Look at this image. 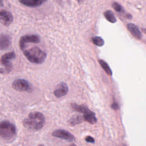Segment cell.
<instances>
[{"label":"cell","instance_id":"1","mask_svg":"<svg viewBox=\"0 0 146 146\" xmlns=\"http://www.w3.org/2000/svg\"><path fill=\"white\" fill-rule=\"evenodd\" d=\"M45 123V117L40 112H30L23 121V126L31 130L38 131L42 128Z\"/></svg>","mask_w":146,"mask_h":146},{"label":"cell","instance_id":"2","mask_svg":"<svg viewBox=\"0 0 146 146\" xmlns=\"http://www.w3.org/2000/svg\"><path fill=\"white\" fill-rule=\"evenodd\" d=\"M23 53L26 59L33 63L41 64L46 58V53L37 47L23 50Z\"/></svg>","mask_w":146,"mask_h":146},{"label":"cell","instance_id":"3","mask_svg":"<svg viewBox=\"0 0 146 146\" xmlns=\"http://www.w3.org/2000/svg\"><path fill=\"white\" fill-rule=\"evenodd\" d=\"M17 133L15 125L7 120L0 122V137L4 140H10L14 137Z\"/></svg>","mask_w":146,"mask_h":146},{"label":"cell","instance_id":"4","mask_svg":"<svg viewBox=\"0 0 146 146\" xmlns=\"http://www.w3.org/2000/svg\"><path fill=\"white\" fill-rule=\"evenodd\" d=\"M12 87L14 90L18 91H26L28 92L32 91V88L29 82L22 79L14 80L12 83Z\"/></svg>","mask_w":146,"mask_h":146},{"label":"cell","instance_id":"5","mask_svg":"<svg viewBox=\"0 0 146 146\" xmlns=\"http://www.w3.org/2000/svg\"><path fill=\"white\" fill-rule=\"evenodd\" d=\"M40 41V38L38 35H25L22 36L19 42V46L20 49L22 51L24 50L25 47V44L27 43H38Z\"/></svg>","mask_w":146,"mask_h":146},{"label":"cell","instance_id":"6","mask_svg":"<svg viewBox=\"0 0 146 146\" xmlns=\"http://www.w3.org/2000/svg\"><path fill=\"white\" fill-rule=\"evenodd\" d=\"M15 58V54L14 51L6 53L3 54L1 58L0 62L2 64L5 66V70L6 71V73H9L12 70V64L10 62L11 60Z\"/></svg>","mask_w":146,"mask_h":146},{"label":"cell","instance_id":"7","mask_svg":"<svg viewBox=\"0 0 146 146\" xmlns=\"http://www.w3.org/2000/svg\"><path fill=\"white\" fill-rule=\"evenodd\" d=\"M52 136L64 139L66 140H68L70 141L74 140L75 139L74 136L70 132H69L68 131H66L63 129H58L55 130L52 132Z\"/></svg>","mask_w":146,"mask_h":146},{"label":"cell","instance_id":"8","mask_svg":"<svg viewBox=\"0 0 146 146\" xmlns=\"http://www.w3.org/2000/svg\"><path fill=\"white\" fill-rule=\"evenodd\" d=\"M13 21V17L11 13L6 10H0V23L8 26L11 25Z\"/></svg>","mask_w":146,"mask_h":146},{"label":"cell","instance_id":"9","mask_svg":"<svg viewBox=\"0 0 146 146\" xmlns=\"http://www.w3.org/2000/svg\"><path fill=\"white\" fill-rule=\"evenodd\" d=\"M68 91V88L67 84L64 82H61L57 85L54 91V94L56 98H61L65 96Z\"/></svg>","mask_w":146,"mask_h":146},{"label":"cell","instance_id":"10","mask_svg":"<svg viewBox=\"0 0 146 146\" xmlns=\"http://www.w3.org/2000/svg\"><path fill=\"white\" fill-rule=\"evenodd\" d=\"M11 43V38L9 35H0V50L7 48Z\"/></svg>","mask_w":146,"mask_h":146},{"label":"cell","instance_id":"11","mask_svg":"<svg viewBox=\"0 0 146 146\" xmlns=\"http://www.w3.org/2000/svg\"><path fill=\"white\" fill-rule=\"evenodd\" d=\"M46 1L47 0H18V1L23 5L30 7L39 6Z\"/></svg>","mask_w":146,"mask_h":146},{"label":"cell","instance_id":"12","mask_svg":"<svg viewBox=\"0 0 146 146\" xmlns=\"http://www.w3.org/2000/svg\"><path fill=\"white\" fill-rule=\"evenodd\" d=\"M71 107L76 111L83 113L84 114H93L94 112L91 111L88 107L84 105H78L76 103L71 104Z\"/></svg>","mask_w":146,"mask_h":146},{"label":"cell","instance_id":"13","mask_svg":"<svg viewBox=\"0 0 146 146\" xmlns=\"http://www.w3.org/2000/svg\"><path fill=\"white\" fill-rule=\"evenodd\" d=\"M127 29L128 31L137 39H140L141 38L142 35L139 31L138 27L134 24L133 23H128L127 26Z\"/></svg>","mask_w":146,"mask_h":146},{"label":"cell","instance_id":"14","mask_svg":"<svg viewBox=\"0 0 146 146\" xmlns=\"http://www.w3.org/2000/svg\"><path fill=\"white\" fill-rule=\"evenodd\" d=\"M83 121H84L83 116L76 115V116H74L71 117L69 119L68 124L71 126H74L76 124L81 123Z\"/></svg>","mask_w":146,"mask_h":146},{"label":"cell","instance_id":"15","mask_svg":"<svg viewBox=\"0 0 146 146\" xmlns=\"http://www.w3.org/2000/svg\"><path fill=\"white\" fill-rule=\"evenodd\" d=\"M84 121H86L90 124H95L97 121V119L95 116V113L93 114H83V115Z\"/></svg>","mask_w":146,"mask_h":146},{"label":"cell","instance_id":"16","mask_svg":"<svg viewBox=\"0 0 146 146\" xmlns=\"http://www.w3.org/2000/svg\"><path fill=\"white\" fill-rule=\"evenodd\" d=\"M104 15L105 17V18L110 22L111 23H115L116 22V18L114 16L113 13L110 11V10H107L104 13Z\"/></svg>","mask_w":146,"mask_h":146},{"label":"cell","instance_id":"17","mask_svg":"<svg viewBox=\"0 0 146 146\" xmlns=\"http://www.w3.org/2000/svg\"><path fill=\"white\" fill-rule=\"evenodd\" d=\"M99 62L100 66H102V67L106 72V73L107 74H108L109 75H111L112 72V71H111V68H110L108 64L105 61H104L103 60H99Z\"/></svg>","mask_w":146,"mask_h":146},{"label":"cell","instance_id":"18","mask_svg":"<svg viewBox=\"0 0 146 146\" xmlns=\"http://www.w3.org/2000/svg\"><path fill=\"white\" fill-rule=\"evenodd\" d=\"M92 41L94 44L98 46H102L104 43L103 39L100 36H94L92 38Z\"/></svg>","mask_w":146,"mask_h":146},{"label":"cell","instance_id":"19","mask_svg":"<svg viewBox=\"0 0 146 146\" xmlns=\"http://www.w3.org/2000/svg\"><path fill=\"white\" fill-rule=\"evenodd\" d=\"M112 6L113 8V9L117 12H121L123 10L122 7L118 3L116 2H114L112 3Z\"/></svg>","mask_w":146,"mask_h":146},{"label":"cell","instance_id":"20","mask_svg":"<svg viewBox=\"0 0 146 146\" xmlns=\"http://www.w3.org/2000/svg\"><path fill=\"white\" fill-rule=\"evenodd\" d=\"M85 140L87 141V142H88V143H94V139L90 136H87V137H86L85 138Z\"/></svg>","mask_w":146,"mask_h":146},{"label":"cell","instance_id":"21","mask_svg":"<svg viewBox=\"0 0 146 146\" xmlns=\"http://www.w3.org/2000/svg\"><path fill=\"white\" fill-rule=\"evenodd\" d=\"M111 108L112 109H113L114 110H116L118 109L119 108V106H118V104L116 103V102H113L112 104H111Z\"/></svg>","mask_w":146,"mask_h":146},{"label":"cell","instance_id":"22","mask_svg":"<svg viewBox=\"0 0 146 146\" xmlns=\"http://www.w3.org/2000/svg\"><path fill=\"white\" fill-rule=\"evenodd\" d=\"M0 6H3V0H0Z\"/></svg>","mask_w":146,"mask_h":146},{"label":"cell","instance_id":"23","mask_svg":"<svg viewBox=\"0 0 146 146\" xmlns=\"http://www.w3.org/2000/svg\"><path fill=\"white\" fill-rule=\"evenodd\" d=\"M143 32L146 34V28L143 29Z\"/></svg>","mask_w":146,"mask_h":146},{"label":"cell","instance_id":"24","mask_svg":"<svg viewBox=\"0 0 146 146\" xmlns=\"http://www.w3.org/2000/svg\"><path fill=\"white\" fill-rule=\"evenodd\" d=\"M70 146H77L76 144H72Z\"/></svg>","mask_w":146,"mask_h":146},{"label":"cell","instance_id":"25","mask_svg":"<svg viewBox=\"0 0 146 146\" xmlns=\"http://www.w3.org/2000/svg\"><path fill=\"white\" fill-rule=\"evenodd\" d=\"M78 1V2H82L83 0H77Z\"/></svg>","mask_w":146,"mask_h":146},{"label":"cell","instance_id":"26","mask_svg":"<svg viewBox=\"0 0 146 146\" xmlns=\"http://www.w3.org/2000/svg\"><path fill=\"white\" fill-rule=\"evenodd\" d=\"M38 146H44L43 144H39V145H38Z\"/></svg>","mask_w":146,"mask_h":146},{"label":"cell","instance_id":"27","mask_svg":"<svg viewBox=\"0 0 146 146\" xmlns=\"http://www.w3.org/2000/svg\"><path fill=\"white\" fill-rule=\"evenodd\" d=\"M121 146H126L125 144H122Z\"/></svg>","mask_w":146,"mask_h":146}]
</instances>
